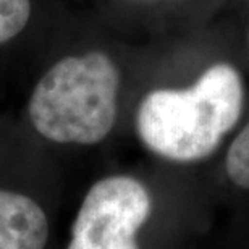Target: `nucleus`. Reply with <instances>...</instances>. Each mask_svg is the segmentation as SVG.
<instances>
[{"label":"nucleus","instance_id":"1","mask_svg":"<svg viewBox=\"0 0 249 249\" xmlns=\"http://www.w3.org/2000/svg\"><path fill=\"white\" fill-rule=\"evenodd\" d=\"M243 107L240 73L228 63L207 68L191 88L157 89L142 99L136 126L142 142L168 160L207 157L235 126Z\"/></svg>","mask_w":249,"mask_h":249},{"label":"nucleus","instance_id":"2","mask_svg":"<svg viewBox=\"0 0 249 249\" xmlns=\"http://www.w3.org/2000/svg\"><path fill=\"white\" fill-rule=\"evenodd\" d=\"M118 88L120 71L107 53L65 57L34 86L29 120L49 141L96 144L115 124Z\"/></svg>","mask_w":249,"mask_h":249},{"label":"nucleus","instance_id":"3","mask_svg":"<svg viewBox=\"0 0 249 249\" xmlns=\"http://www.w3.org/2000/svg\"><path fill=\"white\" fill-rule=\"evenodd\" d=\"M149 212L151 197L136 178L99 180L79 207L68 249H139L134 238Z\"/></svg>","mask_w":249,"mask_h":249},{"label":"nucleus","instance_id":"4","mask_svg":"<svg viewBox=\"0 0 249 249\" xmlns=\"http://www.w3.org/2000/svg\"><path fill=\"white\" fill-rule=\"evenodd\" d=\"M47 238L41 206L24 194L0 189V249H44Z\"/></svg>","mask_w":249,"mask_h":249},{"label":"nucleus","instance_id":"5","mask_svg":"<svg viewBox=\"0 0 249 249\" xmlns=\"http://www.w3.org/2000/svg\"><path fill=\"white\" fill-rule=\"evenodd\" d=\"M31 17L29 0H0V46L26 28Z\"/></svg>","mask_w":249,"mask_h":249},{"label":"nucleus","instance_id":"6","mask_svg":"<svg viewBox=\"0 0 249 249\" xmlns=\"http://www.w3.org/2000/svg\"><path fill=\"white\" fill-rule=\"evenodd\" d=\"M227 173L236 186L249 189V123L228 149Z\"/></svg>","mask_w":249,"mask_h":249}]
</instances>
